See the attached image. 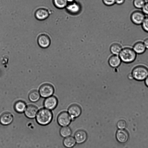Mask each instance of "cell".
<instances>
[{
  "mask_svg": "<svg viewBox=\"0 0 148 148\" xmlns=\"http://www.w3.org/2000/svg\"><path fill=\"white\" fill-rule=\"evenodd\" d=\"M86 132L83 130H80L77 131L74 135V138L76 142L78 144L84 143L87 138Z\"/></svg>",
  "mask_w": 148,
  "mask_h": 148,
  "instance_id": "obj_13",
  "label": "cell"
},
{
  "mask_svg": "<svg viewBox=\"0 0 148 148\" xmlns=\"http://www.w3.org/2000/svg\"><path fill=\"white\" fill-rule=\"evenodd\" d=\"M38 111L37 108L35 106L30 105L26 108L25 111V116L28 118L33 119L35 117Z\"/></svg>",
  "mask_w": 148,
  "mask_h": 148,
  "instance_id": "obj_14",
  "label": "cell"
},
{
  "mask_svg": "<svg viewBox=\"0 0 148 148\" xmlns=\"http://www.w3.org/2000/svg\"><path fill=\"white\" fill-rule=\"evenodd\" d=\"M146 17L142 11L139 10H135L131 14L130 20L132 22L136 25H141Z\"/></svg>",
  "mask_w": 148,
  "mask_h": 148,
  "instance_id": "obj_6",
  "label": "cell"
},
{
  "mask_svg": "<svg viewBox=\"0 0 148 148\" xmlns=\"http://www.w3.org/2000/svg\"><path fill=\"white\" fill-rule=\"evenodd\" d=\"M146 2L145 0H133V4L135 8L138 9H141Z\"/></svg>",
  "mask_w": 148,
  "mask_h": 148,
  "instance_id": "obj_24",
  "label": "cell"
},
{
  "mask_svg": "<svg viewBox=\"0 0 148 148\" xmlns=\"http://www.w3.org/2000/svg\"><path fill=\"white\" fill-rule=\"evenodd\" d=\"M65 8L66 11L72 15L77 14L81 10L79 4L75 2L68 3Z\"/></svg>",
  "mask_w": 148,
  "mask_h": 148,
  "instance_id": "obj_11",
  "label": "cell"
},
{
  "mask_svg": "<svg viewBox=\"0 0 148 148\" xmlns=\"http://www.w3.org/2000/svg\"><path fill=\"white\" fill-rule=\"evenodd\" d=\"M123 48L122 46L120 43L114 42L110 45V50L112 54L119 55Z\"/></svg>",
  "mask_w": 148,
  "mask_h": 148,
  "instance_id": "obj_18",
  "label": "cell"
},
{
  "mask_svg": "<svg viewBox=\"0 0 148 148\" xmlns=\"http://www.w3.org/2000/svg\"><path fill=\"white\" fill-rule=\"evenodd\" d=\"M72 119L68 112L63 111L61 112L58 115L57 121L61 126L68 125L71 123Z\"/></svg>",
  "mask_w": 148,
  "mask_h": 148,
  "instance_id": "obj_7",
  "label": "cell"
},
{
  "mask_svg": "<svg viewBox=\"0 0 148 148\" xmlns=\"http://www.w3.org/2000/svg\"><path fill=\"white\" fill-rule=\"evenodd\" d=\"M37 41L38 45L41 48L48 47L51 42L50 35L45 32H42L38 34L37 37Z\"/></svg>",
  "mask_w": 148,
  "mask_h": 148,
  "instance_id": "obj_4",
  "label": "cell"
},
{
  "mask_svg": "<svg viewBox=\"0 0 148 148\" xmlns=\"http://www.w3.org/2000/svg\"><path fill=\"white\" fill-rule=\"evenodd\" d=\"M67 0H53L52 4L56 8L59 9L65 8L68 4Z\"/></svg>",
  "mask_w": 148,
  "mask_h": 148,
  "instance_id": "obj_20",
  "label": "cell"
},
{
  "mask_svg": "<svg viewBox=\"0 0 148 148\" xmlns=\"http://www.w3.org/2000/svg\"><path fill=\"white\" fill-rule=\"evenodd\" d=\"M71 133L72 131L71 129L67 126L62 127L60 131V135L64 138H66L70 136L71 134Z\"/></svg>",
  "mask_w": 148,
  "mask_h": 148,
  "instance_id": "obj_22",
  "label": "cell"
},
{
  "mask_svg": "<svg viewBox=\"0 0 148 148\" xmlns=\"http://www.w3.org/2000/svg\"><path fill=\"white\" fill-rule=\"evenodd\" d=\"M40 94L38 91L34 90L31 92L29 94V100L32 102H35L39 99Z\"/></svg>",
  "mask_w": 148,
  "mask_h": 148,
  "instance_id": "obj_23",
  "label": "cell"
},
{
  "mask_svg": "<svg viewBox=\"0 0 148 148\" xmlns=\"http://www.w3.org/2000/svg\"><path fill=\"white\" fill-rule=\"evenodd\" d=\"M103 4L107 6H110L115 3V0H102Z\"/></svg>",
  "mask_w": 148,
  "mask_h": 148,
  "instance_id": "obj_27",
  "label": "cell"
},
{
  "mask_svg": "<svg viewBox=\"0 0 148 148\" xmlns=\"http://www.w3.org/2000/svg\"><path fill=\"white\" fill-rule=\"evenodd\" d=\"M119 56L122 62L128 64L135 61L137 54L132 48L126 47L122 48Z\"/></svg>",
  "mask_w": 148,
  "mask_h": 148,
  "instance_id": "obj_2",
  "label": "cell"
},
{
  "mask_svg": "<svg viewBox=\"0 0 148 148\" xmlns=\"http://www.w3.org/2000/svg\"><path fill=\"white\" fill-rule=\"evenodd\" d=\"M144 81L145 86L147 87L148 88V76L146 78Z\"/></svg>",
  "mask_w": 148,
  "mask_h": 148,
  "instance_id": "obj_31",
  "label": "cell"
},
{
  "mask_svg": "<svg viewBox=\"0 0 148 148\" xmlns=\"http://www.w3.org/2000/svg\"><path fill=\"white\" fill-rule=\"evenodd\" d=\"M76 141L74 138L69 136L65 138L63 141V144L67 148H71L74 147L76 144Z\"/></svg>",
  "mask_w": 148,
  "mask_h": 148,
  "instance_id": "obj_19",
  "label": "cell"
},
{
  "mask_svg": "<svg viewBox=\"0 0 148 148\" xmlns=\"http://www.w3.org/2000/svg\"><path fill=\"white\" fill-rule=\"evenodd\" d=\"M58 101L57 98L53 96L47 97L45 100L44 105L46 108L52 110L56 108L57 105Z\"/></svg>",
  "mask_w": 148,
  "mask_h": 148,
  "instance_id": "obj_10",
  "label": "cell"
},
{
  "mask_svg": "<svg viewBox=\"0 0 148 148\" xmlns=\"http://www.w3.org/2000/svg\"><path fill=\"white\" fill-rule=\"evenodd\" d=\"M141 10L142 12L145 15L148 16V1H146Z\"/></svg>",
  "mask_w": 148,
  "mask_h": 148,
  "instance_id": "obj_28",
  "label": "cell"
},
{
  "mask_svg": "<svg viewBox=\"0 0 148 148\" xmlns=\"http://www.w3.org/2000/svg\"><path fill=\"white\" fill-rule=\"evenodd\" d=\"M126 122L124 120H119L117 123V126L120 129H124L126 127Z\"/></svg>",
  "mask_w": 148,
  "mask_h": 148,
  "instance_id": "obj_26",
  "label": "cell"
},
{
  "mask_svg": "<svg viewBox=\"0 0 148 148\" xmlns=\"http://www.w3.org/2000/svg\"><path fill=\"white\" fill-rule=\"evenodd\" d=\"M14 108L16 111L18 113H21L25 111L26 105L24 102L18 101L15 103Z\"/></svg>",
  "mask_w": 148,
  "mask_h": 148,
  "instance_id": "obj_21",
  "label": "cell"
},
{
  "mask_svg": "<svg viewBox=\"0 0 148 148\" xmlns=\"http://www.w3.org/2000/svg\"><path fill=\"white\" fill-rule=\"evenodd\" d=\"M51 13V10L48 8L41 6L38 7L35 10L34 16L37 20L43 21L48 18Z\"/></svg>",
  "mask_w": 148,
  "mask_h": 148,
  "instance_id": "obj_5",
  "label": "cell"
},
{
  "mask_svg": "<svg viewBox=\"0 0 148 148\" xmlns=\"http://www.w3.org/2000/svg\"><path fill=\"white\" fill-rule=\"evenodd\" d=\"M133 79L141 82L144 81L148 76V66L139 64L134 66L130 73Z\"/></svg>",
  "mask_w": 148,
  "mask_h": 148,
  "instance_id": "obj_1",
  "label": "cell"
},
{
  "mask_svg": "<svg viewBox=\"0 0 148 148\" xmlns=\"http://www.w3.org/2000/svg\"><path fill=\"white\" fill-rule=\"evenodd\" d=\"M13 117L10 113L6 112L3 114L0 117V123L3 125L10 124L13 121Z\"/></svg>",
  "mask_w": 148,
  "mask_h": 148,
  "instance_id": "obj_17",
  "label": "cell"
},
{
  "mask_svg": "<svg viewBox=\"0 0 148 148\" xmlns=\"http://www.w3.org/2000/svg\"><path fill=\"white\" fill-rule=\"evenodd\" d=\"M141 25L143 30L148 33V16H146Z\"/></svg>",
  "mask_w": 148,
  "mask_h": 148,
  "instance_id": "obj_25",
  "label": "cell"
},
{
  "mask_svg": "<svg viewBox=\"0 0 148 148\" xmlns=\"http://www.w3.org/2000/svg\"></svg>",
  "mask_w": 148,
  "mask_h": 148,
  "instance_id": "obj_33",
  "label": "cell"
},
{
  "mask_svg": "<svg viewBox=\"0 0 148 148\" xmlns=\"http://www.w3.org/2000/svg\"><path fill=\"white\" fill-rule=\"evenodd\" d=\"M116 137L117 140L120 143H124L127 142L129 139V134L125 130L120 129L116 132Z\"/></svg>",
  "mask_w": 148,
  "mask_h": 148,
  "instance_id": "obj_12",
  "label": "cell"
},
{
  "mask_svg": "<svg viewBox=\"0 0 148 148\" xmlns=\"http://www.w3.org/2000/svg\"><path fill=\"white\" fill-rule=\"evenodd\" d=\"M54 92L53 87L50 84H45L40 87L39 93L40 95L44 98H47L51 96Z\"/></svg>",
  "mask_w": 148,
  "mask_h": 148,
  "instance_id": "obj_8",
  "label": "cell"
},
{
  "mask_svg": "<svg viewBox=\"0 0 148 148\" xmlns=\"http://www.w3.org/2000/svg\"><path fill=\"white\" fill-rule=\"evenodd\" d=\"M132 49L137 54H142L145 52L147 49L143 41H138L133 45Z\"/></svg>",
  "mask_w": 148,
  "mask_h": 148,
  "instance_id": "obj_16",
  "label": "cell"
},
{
  "mask_svg": "<svg viewBox=\"0 0 148 148\" xmlns=\"http://www.w3.org/2000/svg\"><path fill=\"white\" fill-rule=\"evenodd\" d=\"M67 1L68 3H70L74 2V0H67Z\"/></svg>",
  "mask_w": 148,
  "mask_h": 148,
  "instance_id": "obj_32",
  "label": "cell"
},
{
  "mask_svg": "<svg viewBox=\"0 0 148 148\" xmlns=\"http://www.w3.org/2000/svg\"><path fill=\"white\" fill-rule=\"evenodd\" d=\"M108 62L111 67L116 68L120 65L122 61L119 55L112 54L109 58Z\"/></svg>",
  "mask_w": 148,
  "mask_h": 148,
  "instance_id": "obj_15",
  "label": "cell"
},
{
  "mask_svg": "<svg viewBox=\"0 0 148 148\" xmlns=\"http://www.w3.org/2000/svg\"><path fill=\"white\" fill-rule=\"evenodd\" d=\"M82 112L81 107L76 104L71 105L68 110V112L72 119L79 117L81 115Z\"/></svg>",
  "mask_w": 148,
  "mask_h": 148,
  "instance_id": "obj_9",
  "label": "cell"
},
{
  "mask_svg": "<svg viewBox=\"0 0 148 148\" xmlns=\"http://www.w3.org/2000/svg\"><path fill=\"white\" fill-rule=\"evenodd\" d=\"M143 42L146 49H148V37L146 38Z\"/></svg>",
  "mask_w": 148,
  "mask_h": 148,
  "instance_id": "obj_30",
  "label": "cell"
},
{
  "mask_svg": "<svg viewBox=\"0 0 148 148\" xmlns=\"http://www.w3.org/2000/svg\"><path fill=\"white\" fill-rule=\"evenodd\" d=\"M52 118L53 114L51 111L47 109L42 108L37 113L36 120L39 124L45 125L50 123Z\"/></svg>",
  "mask_w": 148,
  "mask_h": 148,
  "instance_id": "obj_3",
  "label": "cell"
},
{
  "mask_svg": "<svg viewBox=\"0 0 148 148\" xmlns=\"http://www.w3.org/2000/svg\"><path fill=\"white\" fill-rule=\"evenodd\" d=\"M125 0H115V3L118 5H121L123 4Z\"/></svg>",
  "mask_w": 148,
  "mask_h": 148,
  "instance_id": "obj_29",
  "label": "cell"
}]
</instances>
